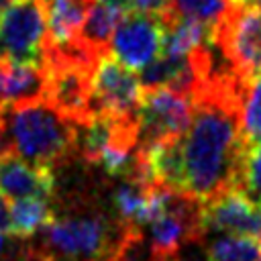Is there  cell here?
Listing matches in <instances>:
<instances>
[{"mask_svg": "<svg viewBox=\"0 0 261 261\" xmlns=\"http://www.w3.org/2000/svg\"><path fill=\"white\" fill-rule=\"evenodd\" d=\"M194 98L171 88H147L141 94L137 120V149L147 151L157 143L179 139L190 126Z\"/></svg>", "mask_w": 261, "mask_h": 261, "instance_id": "277c9868", "label": "cell"}, {"mask_svg": "<svg viewBox=\"0 0 261 261\" xmlns=\"http://www.w3.org/2000/svg\"><path fill=\"white\" fill-rule=\"evenodd\" d=\"M122 14L124 12L112 8L104 2L94 0L88 6L86 20L80 29V41L96 53H106L108 45H110V39L114 35V29H116L118 20L122 18Z\"/></svg>", "mask_w": 261, "mask_h": 261, "instance_id": "8fae6325", "label": "cell"}, {"mask_svg": "<svg viewBox=\"0 0 261 261\" xmlns=\"http://www.w3.org/2000/svg\"><path fill=\"white\" fill-rule=\"evenodd\" d=\"M204 230L249 234L261 241V208L239 188H228L202 204Z\"/></svg>", "mask_w": 261, "mask_h": 261, "instance_id": "ba28073f", "label": "cell"}, {"mask_svg": "<svg viewBox=\"0 0 261 261\" xmlns=\"http://www.w3.org/2000/svg\"><path fill=\"white\" fill-rule=\"evenodd\" d=\"M128 224L104 214H67L45 226V247L73 261H112Z\"/></svg>", "mask_w": 261, "mask_h": 261, "instance_id": "7a4b0ae2", "label": "cell"}, {"mask_svg": "<svg viewBox=\"0 0 261 261\" xmlns=\"http://www.w3.org/2000/svg\"><path fill=\"white\" fill-rule=\"evenodd\" d=\"M51 206L41 198H16L8 206V234L29 239L53 220Z\"/></svg>", "mask_w": 261, "mask_h": 261, "instance_id": "7c38bea8", "label": "cell"}, {"mask_svg": "<svg viewBox=\"0 0 261 261\" xmlns=\"http://www.w3.org/2000/svg\"><path fill=\"white\" fill-rule=\"evenodd\" d=\"M6 226H8V206H6L4 196L0 192V228L6 230Z\"/></svg>", "mask_w": 261, "mask_h": 261, "instance_id": "e0dca14e", "label": "cell"}, {"mask_svg": "<svg viewBox=\"0 0 261 261\" xmlns=\"http://www.w3.org/2000/svg\"><path fill=\"white\" fill-rule=\"evenodd\" d=\"M47 96V71L45 65H33L10 59H0V108H12L45 100Z\"/></svg>", "mask_w": 261, "mask_h": 261, "instance_id": "30bf717a", "label": "cell"}, {"mask_svg": "<svg viewBox=\"0 0 261 261\" xmlns=\"http://www.w3.org/2000/svg\"><path fill=\"white\" fill-rule=\"evenodd\" d=\"M163 45V22L157 14L126 12L118 20L110 39V53L130 69L151 63Z\"/></svg>", "mask_w": 261, "mask_h": 261, "instance_id": "52a82bcc", "label": "cell"}, {"mask_svg": "<svg viewBox=\"0 0 261 261\" xmlns=\"http://www.w3.org/2000/svg\"><path fill=\"white\" fill-rule=\"evenodd\" d=\"M0 192L6 198H53L55 175L49 165L33 163L14 153L0 155Z\"/></svg>", "mask_w": 261, "mask_h": 261, "instance_id": "9c48e42d", "label": "cell"}, {"mask_svg": "<svg viewBox=\"0 0 261 261\" xmlns=\"http://www.w3.org/2000/svg\"><path fill=\"white\" fill-rule=\"evenodd\" d=\"M12 2H16V0H0V12H2L4 8H8Z\"/></svg>", "mask_w": 261, "mask_h": 261, "instance_id": "ffe728a7", "label": "cell"}, {"mask_svg": "<svg viewBox=\"0 0 261 261\" xmlns=\"http://www.w3.org/2000/svg\"><path fill=\"white\" fill-rule=\"evenodd\" d=\"M239 188L255 202L261 200V143L247 147L241 163Z\"/></svg>", "mask_w": 261, "mask_h": 261, "instance_id": "2e32d148", "label": "cell"}, {"mask_svg": "<svg viewBox=\"0 0 261 261\" xmlns=\"http://www.w3.org/2000/svg\"><path fill=\"white\" fill-rule=\"evenodd\" d=\"M0 137L6 153L41 165H59L77 151V122L47 100L4 108Z\"/></svg>", "mask_w": 261, "mask_h": 261, "instance_id": "6da1fadb", "label": "cell"}, {"mask_svg": "<svg viewBox=\"0 0 261 261\" xmlns=\"http://www.w3.org/2000/svg\"><path fill=\"white\" fill-rule=\"evenodd\" d=\"M212 41L237 75H261V4H230L214 24Z\"/></svg>", "mask_w": 261, "mask_h": 261, "instance_id": "3957f363", "label": "cell"}, {"mask_svg": "<svg viewBox=\"0 0 261 261\" xmlns=\"http://www.w3.org/2000/svg\"><path fill=\"white\" fill-rule=\"evenodd\" d=\"M228 6H230L228 0H171L167 14L196 18L200 22L214 27L224 16Z\"/></svg>", "mask_w": 261, "mask_h": 261, "instance_id": "9a60e30c", "label": "cell"}, {"mask_svg": "<svg viewBox=\"0 0 261 261\" xmlns=\"http://www.w3.org/2000/svg\"><path fill=\"white\" fill-rule=\"evenodd\" d=\"M92 116H135L143 86L130 67L122 65L110 51L102 53L92 69Z\"/></svg>", "mask_w": 261, "mask_h": 261, "instance_id": "8992f818", "label": "cell"}, {"mask_svg": "<svg viewBox=\"0 0 261 261\" xmlns=\"http://www.w3.org/2000/svg\"><path fill=\"white\" fill-rule=\"evenodd\" d=\"M0 41L10 59L45 65L47 20L41 0H16L0 12Z\"/></svg>", "mask_w": 261, "mask_h": 261, "instance_id": "5b68a950", "label": "cell"}, {"mask_svg": "<svg viewBox=\"0 0 261 261\" xmlns=\"http://www.w3.org/2000/svg\"><path fill=\"white\" fill-rule=\"evenodd\" d=\"M2 249H4V237H2V228H0V253H2Z\"/></svg>", "mask_w": 261, "mask_h": 261, "instance_id": "44dd1931", "label": "cell"}, {"mask_svg": "<svg viewBox=\"0 0 261 261\" xmlns=\"http://www.w3.org/2000/svg\"><path fill=\"white\" fill-rule=\"evenodd\" d=\"M151 261H179L177 255H167V257H157V259H151Z\"/></svg>", "mask_w": 261, "mask_h": 261, "instance_id": "d6986e66", "label": "cell"}, {"mask_svg": "<svg viewBox=\"0 0 261 261\" xmlns=\"http://www.w3.org/2000/svg\"><path fill=\"white\" fill-rule=\"evenodd\" d=\"M239 126L247 147L261 143V75L245 84L239 108Z\"/></svg>", "mask_w": 261, "mask_h": 261, "instance_id": "5bb4252c", "label": "cell"}, {"mask_svg": "<svg viewBox=\"0 0 261 261\" xmlns=\"http://www.w3.org/2000/svg\"><path fill=\"white\" fill-rule=\"evenodd\" d=\"M208 261H261V241L249 234H224L208 247Z\"/></svg>", "mask_w": 261, "mask_h": 261, "instance_id": "4fadbf2b", "label": "cell"}, {"mask_svg": "<svg viewBox=\"0 0 261 261\" xmlns=\"http://www.w3.org/2000/svg\"><path fill=\"white\" fill-rule=\"evenodd\" d=\"M230 4H261V0H228Z\"/></svg>", "mask_w": 261, "mask_h": 261, "instance_id": "ac0fdd59", "label": "cell"}]
</instances>
